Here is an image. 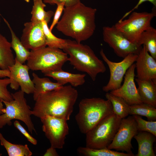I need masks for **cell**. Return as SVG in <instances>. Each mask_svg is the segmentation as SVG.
Here are the masks:
<instances>
[{"instance_id":"e575fe53","label":"cell","mask_w":156,"mask_h":156,"mask_svg":"<svg viewBox=\"0 0 156 156\" xmlns=\"http://www.w3.org/2000/svg\"><path fill=\"white\" fill-rule=\"evenodd\" d=\"M146 1H149L152 4L153 6L156 7V0H139L136 5L131 10L126 12L120 19V20H123L127 16L133 12L135 10L137 9L139 6L143 3Z\"/></svg>"},{"instance_id":"f1b7e54d","label":"cell","mask_w":156,"mask_h":156,"mask_svg":"<svg viewBox=\"0 0 156 156\" xmlns=\"http://www.w3.org/2000/svg\"><path fill=\"white\" fill-rule=\"evenodd\" d=\"M42 22L45 37L46 45L50 47L62 49L66 40L55 36L50 30L48 23L45 21H43Z\"/></svg>"},{"instance_id":"9a60e30c","label":"cell","mask_w":156,"mask_h":156,"mask_svg":"<svg viewBox=\"0 0 156 156\" xmlns=\"http://www.w3.org/2000/svg\"><path fill=\"white\" fill-rule=\"evenodd\" d=\"M135 69V64L133 63L126 72L122 85L110 92L123 99L129 105L142 103L134 81Z\"/></svg>"},{"instance_id":"277c9868","label":"cell","mask_w":156,"mask_h":156,"mask_svg":"<svg viewBox=\"0 0 156 156\" xmlns=\"http://www.w3.org/2000/svg\"><path fill=\"white\" fill-rule=\"evenodd\" d=\"M75 120L80 131L86 134L100 121L114 113L111 102L100 98H84L79 103Z\"/></svg>"},{"instance_id":"83f0119b","label":"cell","mask_w":156,"mask_h":156,"mask_svg":"<svg viewBox=\"0 0 156 156\" xmlns=\"http://www.w3.org/2000/svg\"><path fill=\"white\" fill-rule=\"evenodd\" d=\"M129 115L144 116L148 121H155L156 108L143 103L133 105H130Z\"/></svg>"},{"instance_id":"9c48e42d","label":"cell","mask_w":156,"mask_h":156,"mask_svg":"<svg viewBox=\"0 0 156 156\" xmlns=\"http://www.w3.org/2000/svg\"><path fill=\"white\" fill-rule=\"evenodd\" d=\"M104 41L113 50L116 55L125 58L130 53L138 54L142 46L130 42L114 25L103 28Z\"/></svg>"},{"instance_id":"5bb4252c","label":"cell","mask_w":156,"mask_h":156,"mask_svg":"<svg viewBox=\"0 0 156 156\" xmlns=\"http://www.w3.org/2000/svg\"><path fill=\"white\" fill-rule=\"evenodd\" d=\"M21 41L26 48L31 50L46 47L42 22L31 21L25 23Z\"/></svg>"},{"instance_id":"4316f807","label":"cell","mask_w":156,"mask_h":156,"mask_svg":"<svg viewBox=\"0 0 156 156\" xmlns=\"http://www.w3.org/2000/svg\"><path fill=\"white\" fill-rule=\"evenodd\" d=\"M80 154L86 156H134L133 153H121L114 151L107 148L99 149L92 148L79 147L77 149Z\"/></svg>"},{"instance_id":"6da1fadb","label":"cell","mask_w":156,"mask_h":156,"mask_svg":"<svg viewBox=\"0 0 156 156\" xmlns=\"http://www.w3.org/2000/svg\"><path fill=\"white\" fill-rule=\"evenodd\" d=\"M97 10L81 2L73 6L64 7L61 18L56 28L65 35L80 43L93 34L95 29Z\"/></svg>"},{"instance_id":"7a4b0ae2","label":"cell","mask_w":156,"mask_h":156,"mask_svg":"<svg viewBox=\"0 0 156 156\" xmlns=\"http://www.w3.org/2000/svg\"><path fill=\"white\" fill-rule=\"evenodd\" d=\"M77 90L70 85L42 94L35 101L32 115L70 119L78 97Z\"/></svg>"},{"instance_id":"d6a6232c","label":"cell","mask_w":156,"mask_h":156,"mask_svg":"<svg viewBox=\"0 0 156 156\" xmlns=\"http://www.w3.org/2000/svg\"><path fill=\"white\" fill-rule=\"evenodd\" d=\"M56 5H57V8L54 14L52 22L49 28L50 30L51 31L58 23L64 8V5L63 3H57Z\"/></svg>"},{"instance_id":"30bf717a","label":"cell","mask_w":156,"mask_h":156,"mask_svg":"<svg viewBox=\"0 0 156 156\" xmlns=\"http://www.w3.org/2000/svg\"><path fill=\"white\" fill-rule=\"evenodd\" d=\"M40 118L42 131L49 140L51 146L56 149L63 148L69 132L67 120L49 116Z\"/></svg>"},{"instance_id":"8992f818","label":"cell","mask_w":156,"mask_h":156,"mask_svg":"<svg viewBox=\"0 0 156 156\" xmlns=\"http://www.w3.org/2000/svg\"><path fill=\"white\" fill-rule=\"evenodd\" d=\"M13 99L9 101L1 100L5 106L4 112L0 115V128L6 125L10 126L12 120L15 119L23 122L28 131L32 133H36L32 121L31 111L25 96V93L21 90L11 93Z\"/></svg>"},{"instance_id":"8fae6325","label":"cell","mask_w":156,"mask_h":156,"mask_svg":"<svg viewBox=\"0 0 156 156\" xmlns=\"http://www.w3.org/2000/svg\"><path fill=\"white\" fill-rule=\"evenodd\" d=\"M100 54L102 59L108 65L110 71L109 81L107 84L102 88L103 91L107 92L120 87L124 76L128 69L135 62L138 55L129 54L122 61L116 62L110 60L102 49L100 51Z\"/></svg>"},{"instance_id":"cb8c5ba5","label":"cell","mask_w":156,"mask_h":156,"mask_svg":"<svg viewBox=\"0 0 156 156\" xmlns=\"http://www.w3.org/2000/svg\"><path fill=\"white\" fill-rule=\"evenodd\" d=\"M33 1L31 21L35 22L45 21L48 24L54 15V12L51 10L45 11L44 8L46 5L43 0H33Z\"/></svg>"},{"instance_id":"f35d334b","label":"cell","mask_w":156,"mask_h":156,"mask_svg":"<svg viewBox=\"0 0 156 156\" xmlns=\"http://www.w3.org/2000/svg\"><path fill=\"white\" fill-rule=\"evenodd\" d=\"M27 3H29L30 1V0H24Z\"/></svg>"},{"instance_id":"3957f363","label":"cell","mask_w":156,"mask_h":156,"mask_svg":"<svg viewBox=\"0 0 156 156\" xmlns=\"http://www.w3.org/2000/svg\"><path fill=\"white\" fill-rule=\"evenodd\" d=\"M69 55L70 63L77 70L87 74L94 81L98 75L106 71L103 61L88 46L75 40H66L62 49Z\"/></svg>"},{"instance_id":"d6986e66","label":"cell","mask_w":156,"mask_h":156,"mask_svg":"<svg viewBox=\"0 0 156 156\" xmlns=\"http://www.w3.org/2000/svg\"><path fill=\"white\" fill-rule=\"evenodd\" d=\"M156 136L148 132L138 131L134 138L138 144V151L136 156H155L153 144Z\"/></svg>"},{"instance_id":"5b68a950","label":"cell","mask_w":156,"mask_h":156,"mask_svg":"<svg viewBox=\"0 0 156 156\" xmlns=\"http://www.w3.org/2000/svg\"><path fill=\"white\" fill-rule=\"evenodd\" d=\"M68 55L61 49L44 47L30 51L27 65L33 71L40 70L43 74L62 70L68 60Z\"/></svg>"},{"instance_id":"1f68e13d","label":"cell","mask_w":156,"mask_h":156,"mask_svg":"<svg viewBox=\"0 0 156 156\" xmlns=\"http://www.w3.org/2000/svg\"><path fill=\"white\" fill-rule=\"evenodd\" d=\"M14 125V127L26 137L29 142L34 145L37 144V140L30 135L18 121H15Z\"/></svg>"},{"instance_id":"d4e9b609","label":"cell","mask_w":156,"mask_h":156,"mask_svg":"<svg viewBox=\"0 0 156 156\" xmlns=\"http://www.w3.org/2000/svg\"><path fill=\"white\" fill-rule=\"evenodd\" d=\"M105 96L111 103L114 113L122 119L129 114L130 105L122 98L107 92Z\"/></svg>"},{"instance_id":"ab89813d","label":"cell","mask_w":156,"mask_h":156,"mask_svg":"<svg viewBox=\"0 0 156 156\" xmlns=\"http://www.w3.org/2000/svg\"><path fill=\"white\" fill-rule=\"evenodd\" d=\"M2 155V154L1 153H0V156H1Z\"/></svg>"},{"instance_id":"74e56055","label":"cell","mask_w":156,"mask_h":156,"mask_svg":"<svg viewBox=\"0 0 156 156\" xmlns=\"http://www.w3.org/2000/svg\"><path fill=\"white\" fill-rule=\"evenodd\" d=\"M5 108L3 107V103L0 99V115L3 113L5 111Z\"/></svg>"},{"instance_id":"4dcf8cb0","label":"cell","mask_w":156,"mask_h":156,"mask_svg":"<svg viewBox=\"0 0 156 156\" xmlns=\"http://www.w3.org/2000/svg\"><path fill=\"white\" fill-rule=\"evenodd\" d=\"M10 83V80L8 77L0 79V99L1 100L9 101L13 99L11 93L7 89Z\"/></svg>"},{"instance_id":"603a6c76","label":"cell","mask_w":156,"mask_h":156,"mask_svg":"<svg viewBox=\"0 0 156 156\" xmlns=\"http://www.w3.org/2000/svg\"><path fill=\"white\" fill-rule=\"evenodd\" d=\"M144 45L150 55L156 60V29L151 26L141 34L138 43Z\"/></svg>"},{"instance_id":"ba28073f","label":"cell","mask_w":156,"mask_h":156,"mask_svg":"<svg viewBox=\"0 0 156 156\" xmlns=\"http://www.w3.org/2000/svg\"><path fill=\"white\" fill-rule=\"evenodd\" d=\"M156 7L151 12H132L127 19H120L114 25L131 42L138 44L142 32L151 26L155 16Z\"/></svg>"},{"instance_id":"e0dca14e","label":"cell","mask_w":156,"mask_h":156,"mask_svg":"<svg viewBox=\"0 0 156 156\" xmlns=\"http://www.w3.org/2000/svg\"><path fill=\"white\" fill-rule=\"evenodd\" d=\"M137 90L142 103L151 105L156 108V81L135 79Z\"/></svg>"},{"instance_id":"484cf974","label":"cell","mask_w":156,"mask_h":156,"mask_svg":"<svg viewBox=\"0 0 156 156\" xmlns=\"http://www.w3.org/2000/svg\"><path fill=\"white\" fill-rule=\"evenodd\" d=\"M0 142L6 149L9 156H31L32 153L27 144H12L7 140L0 132Z\"/></svg>"},{"instance_id":"d590c367","label":"cell","mask_w":156,"mask_h":156,"mask_svg":"<svg viewBox=\"0 0 156 156\" xmlns=\"http://www.w3.org/2000/svg\"><path fill=\"white\" fill-rule=\"evenodd\" d=\"M44 156H59V155L57 152L56 148L50 146L47 150L43 155Z\"/></svg>"},{"instance_id":"2e32d148","label":"cell","mask_w":156,"mask_h":156,"mask_svg":"<svg viewBox=\"0 0 156 156\" xmlns=\"http://www.w3.org/2000/svg\"><path fill=\"white\" fill-rule=\"evenodd\" d=\"M137 78L141 80L156 81V60L143 45L135 61Z\"/></svg>"},{"instance_id":"ffe728a7","label":"cell","mask_w":156,"mask_h":156,"mask_svg":"<svg viewBox=\"0 0 156 156\" xmlns=\"http://www.w3.org/2000/svg\"><path fill=\"white\" fill-rule=\"evenodd\" d=\"M32 81L34 86L33 98L35 101L41 94L58 89L63 86L57 82H52L48 78L40 77L34 73H32Z\"/></svg>"},{"instance_id":"7402d4cb","label":"cell","mask_w":156,"mask_h":156,"mask_svg":"<svg viewBox=\"0 0 156 156\" xmlns=\"http://www.w3.org/2000/svg\"><path fill=\"white\" fill-rule=\"evenodd\" d=\"M3 19L11 33L12 41L10 43L11 48L16 53L15 59L20 63L23 64L29 57L30 51L25 47L21 40L16 36L8 22L4 18Z\"/></svg>"},{"instance_id":"836d02e7","label":"cell","mask_w":156,"mask_h":156,"mask_svg":"<svg viewBox=\"0 0 156 156\" xmlns=\"http://www.w3.org/2000/svg\"><path fill=\"white\" fill-rule=\"evenodd\" d=\"M44 3L51 5L56 4L57 3H63L64 7H70L81 2V0H43Z\"/></svg>"},{"instance_id":"f546056e","label":"cell","mask_w":156,"mask_h":156,"mask_svg":"<svg viewBox=\"0 0 156 156\" xmlns=\"http://www.w3.org/2000/svg\"><path fill=\"white\" fill-rule=\"evenodd\" d=\"M137 124L138 131L150 133L156 136V121L146 120L141 116L133 115Z\"/></svg>"},{"instance_id":"4fadbf2b","label":"cell","mask_w":156,"mask_h":156,"mask_svg":"<svg viewBox=\"0 0 156 156\" xmlns=\"http://www.w3.org/2000/svg\"><path fill=\"white\" fill-rule=\"evenodd\" d=\"M15 60L14 64L9 68L10 88L17 90L20 87L21 90L25 93L33 94L34 86L29 74V68L27 65L20 63L15 59Z\"/></svg>"},{"instance_id":"52a82bcc","label":"cell","mask_w":156,"mask_h":156,"mask_svg":"<svg viewBox=\"0 0 156 156\" xmlns=\"http://www.w3.org/2000/svg\"><path fill=\"white\" fill-rule=\"evenodd\" d=\"M121 119L114 113L103 119L85 134L86 147L94 149L107 148L118 129Z\"/></svg>"},{"instance_id":"7c38bea8","label":"cell","mask_w":156,"mask_h":156,"mask_svg":"<svg viewBox=\"0 0 156 156\" xmlns=\"http://www.w3.org/2000/svg\"><path fill=\"white\" fill-rule=\"evenodd\" d=\"M138 131L137 123L133 115L122 119L118 129L107 148L133 153L131 140Z\"/></svg>"},{"instance_id":"ac0fdd59","label":"cell","mask_w":156,"mask_h":156,"mask_svg":"<svg viewBox=\"0 0 156 156\" xmlns=\"http://www.w3.org/2000/svg\"><path fill=\"white\" fill-rule=\"evenodd\" d=\"M43 74L45 76L52 78L62 86L70 83L72 86L76 87L83 85L85 82V74L71 73L62 70Z\"/></svg>"},{"instance_id":"8d00e7d4","label":"cell","mask_w":156,"mask_h":156,"mask_svg":"<svg viewBox=\"0 0 156 156\" xmlns=\"http://www.w3.org/2000/svg\"><path fill=\"white\" fill-rule=\"evenodd\" d=\"M10 76V71L9 70H3L0 69V78H9Z\"/></svg>"},{"instance_id":"44dd1931","label":"cell","mask_w":156,"mask_h":156,"mask_svg":"<svg viewBox=\"0 0 156 156\" xmlns=\"http://www.w3.org/2000/svg\"><path fill=\"white\" fill-rule=\"evenodd\" d=\"M11 44L5 37L0 33V68L9 70L15 60L11 49Z\"/></svg>"},{"instance_id":"60d3db41","label":"cell","mask_w":156,"mask_h":156,"mask_svg":"<svg viewBox=\"0 0 156 156\" xmlns=\"http://www.w3.org/2000/svg\"><path fill=\"white\" fill-rule=\"evenodd\" d=\"M0 23H1V19H0Z\"/></svg>"}]
</instances>
